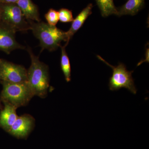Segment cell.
<instances>
[{"label": "cell", "mask_w": 149, "mask_h": 149, "mask_svg": "<svg viewBox=\"0 0 149 149\" xmlns=\"http://www.w3.org/2000/svg\"><path fill=\"white\" fill-rule=\"evenodd\" d=\"M31 58V65L27 70V83L34 96L45 97L49 87L47 65L40 61L30 48L27 49Z\"/></svg>", "instance_id": "1"}, {"label": "cell", "mask_w": 149, "mask_h": 149, "mask_svg": "<svg viewBox=\"0 0 149 149\" xmlns=\"http://www.w3.org/2000/svg\"><path fill=\"white\" fill-rule=\"evenodd\" d=\"M30 24V29L35 37L39 40L42 50L52 52L60 47L62 41L67 42L66 32L42 22L27 20Z\"/></svg>", "instance_id": "2"}, {"label": "cell", "mask_w": 149, "mask_h": 149, "mask_svg": "<svg viewBox=\"0 0 149 149\" xmlns=\"http://www.w3.org/2000/svg\"><path fill=\"white\" fill-rule=\"evenodd\" d=\"M3 90L1 100L4 103L11 105L16 108L27 105L33 97L27 82L13 83L1 81Z\"/></svg>", "instance_id": "3"}, {"label": "cell", "mask_w": 149, "mask_h": 149, "mask_svg": "<svg viewBox=\"0 0 149 149\" xmlns=\"http://www.w3.org/2000/svg\"><path fill=\"white\" fill-rule=\"evenodd\" d=\"M0 22L16 32L30 29L29 22L16 3H0Z\"/></svg>", "instance_id": "4"}, {"label": "cell", "mask_w": 149, "mask_h": 149, "mask_svg": "<svg viewBox=\"0 0 149 149\" xmlns=\"http://www.w3.org/2000/svg\"><path fill=\"white\" fill-rule=\"evenodd\" d=\"M97 57L113 70L112 75L109 78V83L110 91H117L121 88H124L133 94H136L137 90L132 76L133 71H128L123 63H119L116 66H113L100 56L97 55Z\"/></svg>", "instance_id": "5"}, {"label": "cell", "mask_w": 149, "mask_h": 149, "mask_svg": "<svg viewBox=\"0 0 149 149\" xmlns=\"http://www.w3.org/2000/svg\"><path fill=\"white\" fill-rule=\"evenodd\" d=\"M0 80L19 83L27 82V70L24 66L0 58Z\"/></svg>", "instance_id": "6"}, {"label": "cell", "mask_w": 149, "mask_h": 149, "mask_svg": "<svg viewBox=\"0 0 149 149\" xmlns=\"http://www.w3.org/2000/svg\"><path fill=\"white\" fill-rule=\"evenodd\" d=\"M35 120L32 116L25 114L18 116L8 133L18 139H26L35 126Z\"/></svg>", "instance_id": "7"}, {"label": "cell", "mask_w": 149, "mask_h": 149, "mask_svg": "<svg viewBox=\"0 0 149 149\" xmlns=\"http://www.w3.org/2000/svg\"><path fill=\"white\" fill-rule=\"evenodd\" d=\"M16 32L0 22V51L7 54L17 49H24V47L17 42Z\"/></svg>", "instance_id": "8"}, {"label": "cell", "mask_w": 149, "mask_h": 149, "mask_svg": "<svg viewBox=\"0 0 149 149\" xmlns=\"http://www.w3.org/2000/svg\"><path fill=\"white\" fill-rule=\"evenodd\" d=\"M93 8V4H89L86 8L83 9V10L77 15L75 18L73 19L71 27L68 31L66 32L67 42L65 45H64L65 47H66L67 46L72 36L83 26V24L85 23L88 17L92 13Z\"/></svg>", "instance_id": "9"}, {"label": "cell", "mask_w": 149, "mask_h": 149, "mask_svg": "<svg viewBox=\"0 0 149 149\" xmlns=\"http://www.w3.org/2000/svg\"><path fill=\"white\" fill-rule=\"evenodd\" d=\"M4 107L0 112V127L8 133L18 117L17 108L11 105L4 103Z\"/></svg>", "instance_id": "10"}, {"label": "cell", "mask_w": 149, "mask_h": 149, "mask_svg": "<svg viewBox=\"0 0 149 149\" xmlns=\"http://www.w3.org/2000/svg\"><path fill=\"white\" fill-rule=\"evenodd\" d=\"M16 3L27 20L41 21L38 6L32 0H18Z\"/></svg>", "instance_id": "11"}, {"label": "cell", "mask_w": 149, "mask_h": 149, "mask_svg": "<svg viewBox=\"0 0 149 149\" xmlns=\"http://www.w3.org/2000/svg\"><path fill=\"white\" fill-rule=\"evenodd\" d=\"M145 0H128L122 6L117 8L118 16L136 15L143 6Z\"/></svg>", "instance_id": "12"}, {"label": "cell", "mask_w": 149, "mask_h": 149, "mask_svg": "<svg viewBox=\"0 0 149 149\" xmlns=\"http://www.w3.org/2000/svg\"><path fill=\"white\" fill-rule=\"evenodd\" d=\"M98 6L102 16L107 17L111 15H117V9L113 0H95Z\"/></svg>", "instance_id": "13"}, {"label": "cell", "mask_w": 149, "mask_h": 149, "mask_svg": "<svg viewBox=\"0 0 149 149\" xmlns=\"http://www.w3.org/2000/svg\"><path fill=\"white\" fill-rule=\"evenodd\" d=\"M61 67L62 71L64 74L66 82L71 81V66L69 57L65 50V46H61Z\"/></svg>", "instance_id": "14"}, {"label": "cell", "mask_w": 149, "mask_h": 149, "mask_svg": "<svg viewBox=\"0 0 149 149\" xmlns=\"http://www.w3.org/2000/svg\"><path fill=\"white\" fill-rule=\"evenodd\" d=\"M59 20L63 23L71 22L73 21L72 11L68 9L62 8L58 11Z\"/></svg>", "instance_id": "15"}, {"label": "cell", "mask_w": 149, "mask_h": 149, "mask_svg": "<svg viewBox=\"0 0 149 149\" xmlns=\"http://www.w3.org/2000/svg\"><path fill=\"white\" fill-rule=\"evenodd\" d=\"M45 17L48 24L52 26H56L59 21L58 11L54 9H50L45 15Z\"/></svg>", "instance_id": "16"}, {"label": "cell", "mask_w": 149, "mask_h": 149, "mask_svg": "<svg viewBox=\"0 0 149 149\" xmlns=\"http://www.w3.org/2000/svg\"><path fill=\"white\" fill-rule=\"evenodd\" d=\"M149 48H147L146 50V54H145V57H146V58H145V59L144 60H141V61L139 62V63L137 64V66H139V65H141V64H142V63H143L145 62H146L148 63L149 62Z\"/></svg>", "instance_id": "17"}, {"label": "cell", "mask_w": 149, "mask_h": 149, "mask_svg": "<svg viewBox=\"0 0 149 149\" xmlns=\"http://www.w3.org/2000/svg\"><path fill=\"white\" fill-rule=\"evenodd\" d=\"M18 0H0V3H16Z\"/></svg>", "instance_id": "18"}, {"label": "cell", "mask_w": 149, "mask_h": 149, "mask_svg": "<svg viewBox=\"0 0 149 149\" xmlns=\"http://www.w3.org/2000/svg\"><path fill=\"white\" fill-rule=\"evenodd\" d=\"M3 109L2 105L1 103V101H0V109Z\"/></svg>", "instance_id": "19"}]
</instances>
